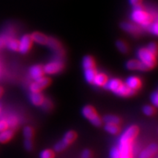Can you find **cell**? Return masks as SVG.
<instances>
[{
  "mask_svg": "<svg viewBox=\"0 0 158 158\" xmlns=\"http://www.w3.org/2000/svg\"><path fill=\"white\" fill-rule=\"evenodd\" d=\"M125 84L132 90H137L141 86V81L136 76H130L127 78Z\"/></svg>",
  "mask_w": 158,
  "mask_h": 158,
  "instance_id": "4fadbf2b",
  "label": "cell"
},
{
  "mask_svg": "<svg viewBox=\"0 0 158 158\" xmlns=\"http://www.w3.org/2000/svg\"><path fill=\"white\" fill-rule=\"evenodd\" d=\"M108 80V76L104 73H97L94 77L93 84L98 86H104Z\"/></svg>",
  "mask_w": 158,
  "mask_h": 158,
  "instance_id": "e0dca14e",
  "label": "cell"
},
{
  "mask_svg": "<svg viewBox=\"0 0 158 158\" xmlns=\"http://www.w3.org/2000/svg\"><path fill=\"white\" fill-rule=\"evenodd\" d=\"M146 48H147V50L149 51L150 53H152V54L155 55V56H156V55H157V44H156L155 42L149 43V44H148L147 47Z\"/></svg>",
  "mask_w": 158,
  "mask_h": 158,
  "instance_id": "4dcf8cb0",
  "label": "cell"
},
{
  "mask_svg": "<svg viewBox=\"0 0 158 158\" xmlns=\"http://www.w3.org/2000/svg\"><path fill=\"white\" fill-rule=\"evenodd\" d=\"M130 19L138 26H141L143 28L147 29L150 23L154 20L157 19V16H154L152 13H148L145 10L141 5L133 7V10L130 15Z\"/></svg>",
  "mask_w": 158,
  "mask_h": 158,
  "instance_id": "6da1fadb",
  "label": "cell"
},
{
  "mask_svg": "<svg viewBox=\"0 0 158 158\" xmlns=\"http://www.w3.org/2000/svg\"><path fill=\"white\" fill-rule=\"evenodd\" d=\"M23 134L25 139H31L33 135H34V130H33V128L29 127V126H26V127L23 128Z\"/></svg>",
  "mask_w": 158,
  "mask_h": 158,
  "instance_id": "4316f807",
  "label": "cell"
},
{
  "mask_svg": "<svg viewBox=\"0 0 158 158\" xmlns=\"http://www.w3.org/2000/svg\"><path fill=\"white\" fill-rule=\"evenodd\" d=\"M40 158H54L55 153L54 151L51 149H44L40 154Z\"/></svg>",
  "mask_w": 158,
  "mask_h": 158,
  "instance_id": "f1b7e54d",
  "label": "cell"
},
{
  "mask_svg": "<svg viewBox=\"0 0 158 158\" xmlns=\"http://www.w3.org/2000/svg\"><path fill=\"white\" fill-rule=\"evenodd\" d=\"M98 73L96 68H90L84 70V77L86 81L89 84H93L94 77Z\"/></svg>",
  "mask_w": 158,
  "mask_h": 158,
  "instance_id": "ffe728a7",
  "label": "cell"
},
{
  "mask_svg": "<svg viewBox=\"0 0 158 158\" xmlns=\"http://www.w3.org/2000/svg\"><path fill=\"white\" fill-rule=\"evenodd\" d=\"M142 110H143V113L145 114V115L149 116H154L156 114V109L155 108V107L152 106H149V105H147V106H144Z\"/></svg>",
  "mask_w": 158,
  "mask_h": 158,
  "instance_id": "484cf974",
  "label": "cell"
},
{
  "mask_svg": "<svg viewBox=\"0 0 158 158\" xmlns=\"http://www.w3.org/2000/svg\"><path fill=\"white\" fill-rule=\"evenodd\" d=\"M2 94H3V89L2 88L0 87V98H1V96L2 95Z\"/></svg>",
  "mask_w": 158,
  "mask_h": 158,
  "instance_id": "ab89813d",
  "label": "cell"
},
{
  "mask_svg": "<svg viewBox=\"0 0 158 158\" xmlns=\"http://www.w3.org/2000/svg\"><path fill=\"white\" fill-rule=\"evenodd\" d=\"M151 102L155 107H157V106H158V93H157V92H155L152 94Z\"/></svg>",
  "mask_w": 158,
  "mask_h": 158,
  "instance_id": "d6a6232c",
  "label": "cell"
},
{
  "mask_svg": "<svg viewBox=\"0 0 158 158\" xmlns=\"http://www.w3.org/2000/svg\"><path fill=\"white\" fill-rule=\"evenodd\" d=\"M31 45H32V40L30 35H23L19 41V51L21 54H27L30 50Z\"/></svg>",
  "mask_w": 158,
  "mask_h": 158,
  "instance_id": "ba28073f",
  "label": "cell"
},
{
  "mask_svg": "<svg viewBox=\"0 0 158 158\" xmlns=\"http://www.w3.org/2000/svg\"><path fill=\"white\" fill-rule=\"evenodd\" d=\"M30 36L31 40H32V42H35L37 44L46 45L47 42H48V37L43 33L38 32V31L33 32Z\"/></svg>",
  "mask_w": 158,
  "mask_h": 158,
  "instance_id": "5bb4252c",
  "label": "cell"
},
{
  "mask_svg": "<svg viewBox=\"0 0 158 158\" xmlns=\"http://www.w3.org/2000/svg\"><path fill=\"white\" fill-rule=\"evenodd\" d=\"M82 114L85 118L89 120V122L96 127H100L102 125V120L98 116L95 108L92 106H86L82 108Z\"/></svg>",
  "mask_w": 158,
  "mask_h": 158,
  "instance_id": "277c9868",
  "label": "cell"
},
{
  "mask_svg": "<svg viewBox=\"0 0 158 158\" xmlns=\"http://www.w3.org/2000/svg\"><path fill=\"white\" fill-rule=\"evenodd\" d=\"M121 28L124 31L133 35H138L142 31V29L140 26L136 24L135 23L130 22H122L121 23Z\"/></svg>",
  "mask_w": 158,
  "mask_h": 158,
  "instance_id": "9c48e42d",
  "label": "cell"
},
{
  "mask_svg": "<svg viewBox=\"0 0 158 158\" xmlns=\"http://www.w3.org/2000/svg\"><path fill=\"white\" fill-rule=\"evenodd\" d=\"M157 152V145L152 143L145 148L139 155V158H153Z\"/></svg>",
  "mask_w": 158,
  "mask_h": 158,
  "instance_id": "8fae6325",
  "label": "cell"
},
{
  "mask_svg": "<svg viewBox=\"0 0 158 158\" xmlns=\"http://www.w3.org/2000/svg\"><path fill=\"white\" fill-rule=\"evenodd\" d=\"M29 99L31 103L36 106H41L45 100L44 96L41 94V92H31Z\"/></svg>",
  "mask_w": 158,
  "mask_h": 158,
  "instance_id": "9a60e30c",
  "label": "cell"
},
{
  "mask_svg": "<svg viewBox=\"0 0 158 158\" xmlns=\"http://www.w3.org/2000/svg\"><path fill=\"white\" fill-rule=\"evenodd\" d=\"M7 37L5 36H1L0 37V48H2L6 44V42L7 40Z\"/></svg>",
  "mask_w": 158,
  "mask_h": 158,
  "instance_id": "74e56055",
  "label": "cell"
},
{
  "mask_svg": "<svg viewBox=\"0 0 158 158\" xmlns=\"http://www.w3.org/2000/svg\"><path fill=\"white\" fill-rule=\"evenodd\" d=\"M46 45H48L51 48L54 49V50H59L61 48V45L59 41L56 39L52 38V37H48Z\"/></svg>",
  "mask_w": 158,
  "mask_h": 158,
  "instance_id": "d4e9b609",
  "label": "cell"
},
{
  "mask_svg": "<svg viewBox=\"0 0 158 158\" xmlns=\"http://www.w3.org/2000/svg\"><path fill=\"white\" fill-rule=\"evenodd\" d=\"M76 138H77V133L76 132L73 131V130H69V131L65 133V134L64 135V137H63L62 141L68 146L69 144L73 143V142L76 141Z\"/></svg>",
  "mask_w": 158,
  "mask_h": 158,
  "instance_id": "2e32d148",
  "label": "cell"
},
{
  "mask_svg": "<svg viewBox=\"0 0 158 158\" xmlns=\"http://www.w3.org/2000/svg\"><path fill=\"white\" fill-rule=\"evenodd\" d=\"M29 74H30L31 78L34 80L42 78L45 74L43 67L41 65H34V66L31 67L29 69Z\"/></svg>",
  "mask_w": 158,
  "mask_h": 158,
  "instance_id": "7c38bea8",
  "label": "cell"
},
{
  "mask_svg": "<svg viewBox=\"0 0 158 158\" xmlns=\"http://www.w3.org/2000/svg\"><path fill=\"white\" fill-rule=\"evenodd\" d=\"M110 158H120V151L118 147H113L110 152Z\"/></svg>",
  "mask_w": 158,
  "mask_h": 158,
  "instance_id": "1f68e13d",
  "label": "cell"
},
{
  "mask_svg": "<svg viewBox=\"0 0 158 158\" xmlns=\"http://www.w3.org/2000/svg\"><path fill=\"white\" fill-rule=\"evenodd\" d=\"M13 132L11 130H6L5 131H2L0 133V143H6L9 142L13 138Z\"/></svg>",
  "mask_w": 158,
  "mask_h": 158,
  "instance_id": "ac0fdd59",
  "label": "cell"
},
{
  "mask_svg": "<svg viewBox=\"0 0 158 158\" xmlns=\"http://www.w3.org/2000/svg\"><path fill=\"white\" fill-rule=\"evenodd\" d=\"M116 46L118 48V50L122 54H126L128 51V46L124 41L121 40H118L116 42Z\"/></svg>",
  "mask_w": 158,
  "mask_h": 158,
  "instance_id": "cb8c5ba5",
  "label": "cell"
},
{
  "mask_svg": "<svg viewBox=\"0 0 158 158\" xmlns=\"http://www.w3.org/2000/svg\"><path fill=\"white\" fill-rule=\"evenodd\" d=\"M24 147L27 151H31L33 149V143L31 141V139H25L24 141Z\"/></svg>",
  "mask_w": 158,
  "mask_h": 158,
  "instance_id": "836d02e7",
  "label": "cell"
},
{
  "mask_svg": "<svg viewBox=\"0 0 158 158\" xmlns=\"http://www.w3.org/2000/svg\"><path fill=\"white\" fill-rule=\"evenodd\" d=\"M133 141L126 138H120L118 147L120 151V158H133Z\"/></svg>",
  "mask_w": 158,
  "mask_h": 158,
  "instance_id": "5b68a950",
  "label": "cell"
},
{
  "mask_svg": "<svg viewBox=\"0 0 158 158\" xmlns=\"http://www.w3.org/2000/svg\"><path fill=\"white\" fill-rule=\"evenodd\" d=\"M142 0H129V2L130 5L133 7H135V6L141 5Z\"/></svg>",
  "mask_w": 158,
  "mask_h": 158,
  "instance_id": "f35d334b",
  "label": "cell"
},
{
  "mask_svg": "<svg viewBox=\"0 0 158 158\" xmlns=\"http://www.w3.org/2000/svg\"><path fill=\"white\" fill-rule=\"evenodd\" d=\"M150 33L153 34L154 35H157L158 33V26H157V19L154 20L148 26L147 28Z\"/></svg>",
  "mask_w": 158,
  "mask_h": 158,
  "instance_id": "83f0119b",
  "label": "cell"
},
{
  "mask_svg": "<svg viewBox=\"0 0 158 158\" xmlns=\"http://www.w3.org/2000/svg\"><path fill=\"white\" fill-rule=\"evenodd\" d=\"M125 67L127 70H141L146 71L149 70L147 66H145L143 63H141L137 59H130L127 61L125 64Z\"/></svg>",
  "mask_w": 158,
  "mask_h": 158,
  "instance_id": "30bf717a",
  "label": "cell"
},
{
  "mask_svg": "<svg viewBox=\"0 0 158 158\" xmlns=\"http://www.w3.org/2000/svg\"><path fill=\"white\" fill-rule=\"evenodd\" d=\"M67 147H68V145H67V144L62 140V141L57 142V143L55 144L54 150L57 152H62L63 150L66 149Z\"/></svg>",
  "mask_w": 158,
  "mask_h": 158,
  "instance_id": "f546056e",
  "label": "cell"
},
{
  "mask_svg": "<svg viewBox=\"0 0 158 158\" xmlns=\"http://www.w3.org/2000/svg\"><path fill=\"white\" fill-rule=\"evenodd\" d=\"M9 127L8 123L7 122L5 119L0 120V133L2 131H5V130H7Z\"/></svg>",
  "mask_w": 158,
  "mask_h": 158,
  "instance_id": "e575fe53",
  "label": "cell"
},
{
  "mask_svg": "<svg viewBox=\"0 0 158 158\" xmlns=\"http://www.w3.org/2000/svg\"><path fill=\"white\" fill-rule=\"evenodd\" d=\"M104 87L113 92L116 95L121 97H130L135 93V91L132 90L121 80L117 78H112L110 80H108Z\"/></svg>",
  "mask_w": 158,
  "mask_h": 158,
  "instance_id": "7a4b0ae2",
  "label": "cell"
},
{
  "mask_svg": "<svg viewBox=\"0 0 158 158\" xmlns=\"http://www.w3.org/2000/svg\"><path fill=\"white\" fill-rule=\"evenodd\" d=\"M82 66L84 70L90 68H95V62H94L93 57L91 56H85L83 58Z\"/></svg>",
  "mask_w": 158,
  "mask_h": 158,
  "instance_id": "d6986e66",
  "label": "cell"
},
{
  "mask_svg": "<svg viewBox=\"0 0 158 158\" xmlns=\"http://www.w3.org/2000/svg\"><path fill=\"white\" fill-rule=\"evenodd\" d=\"M105 130L111 135H116L120 132V127L118 124H106Z\"/></svg>",
  "mask_w": 158,
  "mask_h": 158,
  "instance_id": "7402d4cb",
  "label": "cell"
},
{
  "mask_svg": "<svg viewBox=\"0 0 158 158\" xmlns=\"http://www.w3.org/2000/svg\"><path fill=\"white\" fill-rule=\"evenodd\" d=\"M64 68L63 62L60 60H55L48 63L43 67V70L46 74L52 75L61 72Z\"/></svg>",
  "mask_w": 158,
  "mask_h": 158,
  "instance_id": "52a82bcc",
  "label": "cell"
},
{
  "mask_svg": "<svg viewBox=\"0 0 158 158\" xmlns=\"http://www.w3.org/2000/svg\"><path fill=\"white\" fill-rule=\"evenodd\" d=\"M137 56L139 61L147 66L148 68L152 69L156 66V56L150 53L146 48H141L138 49Z\"/></svg>",
  "mask_w": 158,
  "mask_h": 158,
  "instance_id": "3957f363",
  "label": "cell"
},
{
  "mask_svg": "<svg viewBox=\"0 0 158 158\" xmlns=\"http://www.w3.org/2000/svg\"><path fill=\"white\" fill-rule=\"evenodd\" d=\"M102 120L106 124H119L121 123V119H120L119 117H118V116H116L115 115H110V114L105 116Z\"/></svg>",
  "mask_w": 158,
  "mask_h": 158,
  "instance_id": "44dd1931",
  "label": "cell"
},
{
  "mask_svg": "<svg viewBox=\"0 0 158 158\" xmlns=\"http://www.w3.org/2000/svg\"><path fill=\"white\" fill-rule=\"evenodd\" d=\"M51 79L47 77L43 76L42 78L35 80L30 85V90L31 92H40L41 91L47 88L51 84Z\"/></svg>",
  "mask_w": 158,
  "mask_h": 158,
  "instance_id": "8992f818",
  "label": "cell"
},
{
  "mask_svg": "<svg viewBox=\"0 0 158 158\" xmlns=\"http://www.w3.org/2000/svg\"><path fill=\"white\" fill-rule=\"evenodd\" d=\"M82 158H90L92 157V152L89 149H84L81 154Z\"/></svg>",
  "mask_w": 158,
  "mask_h": 158,
  "instance_id": "8d00e7d4",
  "label": "cell"
},
{
  "mask_svg": "<svg viewBox=\"0 0 158 158\" xmlns=\"http://www.w3.org/2000/svg\"><path fill=\"white\" fill-rule=\"evenodd\" d=\"M41 106H43V109H45L46 110H50L51 107H52V104H51V102L49 101V100H46L45 99L44 102H43V104L41 105Z\"/></svg>",
  "mask_w": 158,
  "mask_h": 158,
  "instance_id": "d590c367",
  "label": "cell"
},
{
  "mask_svg": "<svg viewBox=\"0 0 158 158\" xmlns=\"http://www.w3.org/2000/svg\"><path fill=\"white\" fill-rule=\"evenodd\" d=\"M6 45L10 50L17 51H19V41L15 39H7Z\"/></svg>",
  "mask_w": 158,
  "mask_h": 158,
  "instance_id": "603a6c76",
  "label": "cell"
}]
</instances>
